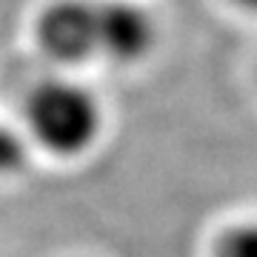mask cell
I'll return each instance as SVG.
<instances>
[{
    "label": "cell",
    "instance_id": "5b68a950",
    "mask_svg": "<svg viewBox=\"0 0 257 257\" xmlns=\"http://www.w3.org/2000/svg\"><path fill=\"white\" fill-rule=\"evenodd\" d=\"M231 3H237V6H243L248 12H257V0H231Z\"/></svg>",
    "mask_w": 257,
    "mask_h": 257
},
{
    "label": "cell",
    "instance_id": "3957f363",
    "mask_svg": "<svg viewBox=\"0 0 257 257\" xmlns=\"http://www.w3.org/2000/svg\"><path fill=\"white\" fill-rule=\"evenodd\" d=\"M211 257H257V220L223 231L211 246Z\"/></svg>",
    "mask_w": 257,
    "mask_h": 257
},
{
    "label": "cell",
    "instance_id": "277c9868",
    "mask_svg": "<svg viewBox=\"0 0 257 257\" xmlns=\"http://www.w3.org/2000/svg\"><path fill=\"white\" fill-rule=\"evenodd\" d=\"M26 166V143L12 128L0 126V175H12Z\"/></svg>",
    "mask_w": 257,
    "mask_h": 257
},
{
    "label": "cell",
    "instance_id": "7a4b0ae2",
    "mask_svg": "<svg viewBox=\"0 0 257 257\" xmlns=\"http://www.w3.org/2000/svg\"><path fill=\"white\" fill-rule=\"evenodd\" d=\"M26 120L37 143L63 157L89 152L103 132L100 100L66 80L37 86L26 103Z\"/></svg>",
    "mask_w": 257,
    "mask_h": 257
},
{
    "label": "cell",
    "instance_id": "6da1fadb",
    "mask_svg": "<svg viewBox=\"0 0 257 257\" xmlns=\"http://www.w3.org/2000/svg\"><path fill=\"white\" fill-rule=\"evenodd\" d=\"M40 46L57 60L138 63L155 49L157 23L132 0H63L37 23Z\"/></svg>",
    "mask_w": 257,
    "mask_h": 257
}]
</instances>
